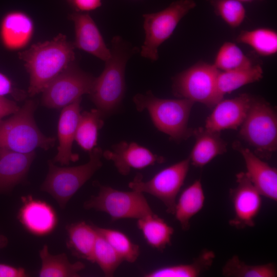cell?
<instances>
[{
  "instance_id": "6da1fadb",
  "label": "cell",
  "mask_w": 277,
  "mask_h": 277,
  "mask_svg": "<svg viewBox=\"0 0 277 277\" xmlns=\"http://www.w3.org/2000/svg\"><path fill=\"white\" fill-rule=\"evenodd\" d=\"M75 48L73 43L60 33L50 41L33 44L18 53L29 74V96L42 92L55 77L75 62Z\"/></svg>"
},
{
  "instance_id": "7a4b0ae2",
  "label": "cell",
  "mask_w": 277,
  "mask_h": 277,
  "mask_svg": "<svg viewBox=\"0 0 277 277\" xmlns=\"http://www.w3.org/2000/svg\"><path fill=\"white\" fill-rule=\"evenodd\" d=\"M111 56L105 62L101 75L95 77L89 94L92 102L104 117L113 113L121 105L126 91L125 71L127 62L136 51L120 36L111 41Z\"/></svg>"
},
{
  "instance_id": "3957f363",
  "label": "cell",
  "mask_w": 277,
  "mask_h": 277,
  "mask_svg": "<svg viewBox=\"0 0 277 277\" xmlns=\"http://www.w3.org/2000/svg\"><path fill=\"white\" fill-rule=\"evenodd\" d=\"M138 111L146 110L154 126L172 140L181 142L193 135L194 129L188 127V121L194 103L186 98L166 99L157 97L149 90L138 93L133 98Z\"/></svg>"
},
{
  "instance_id": "277c9868",
  "label": "cell",
  "mask_w": 277,
  "mask_h": 277,
  "mask_svg": "<svg viewBox=\"0 0 277 277\" xmlns=\"http://www.w3.org/2000/svg\"><path fill=\"white\" fill-rule=\"evenodd\" d=\"M35 102L27 101L22 108L6 120H0V148L29 153L37 148L48 150L55 138L45 135L34 118Z\"/></svg>"
},
{
  "instance_id": "5b68a950",
  "label": "cell",
  "mask_w": 277,
  "mask_h": 277,
  "mask_svg": "<svg viewBox=\"0 0 277 277\" xmlns=\"http://www.w3.org/2000/svg\"><path fill=\"white\" fill-rule=\"evenodd\" d=\"M239 136L261 159H269L277 149V115L271 105L253 97L247 116L240 127Z\"/></svg>"
},
{
  "instance_id": "8992f818",
  "label": "cell",
  "mask_w": 277,
  "mask_h": 277,
  "mask_svg": "<svg viewBox=\"0 0 277 277\" xmlns=\"http://www.w3.org/2000/svg\"><path fill=\"white\" fill-rule=\"evenodd\" d=\"M103 151L95 147L89 152V160L84 164L62 167L49 162L47 175L41 189L50 194L64 209L73 195L102 166Z\"/></svg>"
},
{
  "instance_id": "52a82bcc",
  "label": "cell",
  "mask_w": 277,
  "mask_h": 277,
  "mask_svg": "<svg viewBox=\"0 0 277 277\" xmlns=\"http://www.w3.org/2000/svg\"><path fill=\"white\" fill-rule=\"evenodd\" d=\"M196 6L194 0H177L166 8L143 15L145 37L141 55L152 61L159 58L158 48L172 34L180 21Z\"/></svg>"
},
{
  "instance_id": "ba28073f",
  "label": "cell",
  "mask_w": 277,
  "mask_h": 277,
  "mask_svg": "<svg viewBox=\"0 0 277 277\" xmlns=\"http://www.w3.org/2000/svg\"><path fill=\"white\" fill-rule=\"evenodd\" d=\"M219 72L213 64L199 62L173 78V93L181 98L213 108L222 100L216 86Z\"/></svg>"
},
{
  "instance_id": "9c48e42d",
  "label": "cell",
  "mask_w": 277,
  "mask_h": 277,
  "mask_svg": "<svg viewBox=\"0 0 277 277\" xmlns=\"http://www.w3.org/2000/svg\"><path fill=\"white\" fill-rule=\"evenodd\" d=\"M96 185L98 193L84 203L86 209L105 212L112 221L124 219L137 220L153 212L142 192L133 190L121 191L97 183Z\"/></svg>"
},
{
  "instance_id": "30bf717a",
  "label": "cell",
  "mask_w": 277,
  "mask_h": 277,
  "mask_svg": "<svg viewBox=\"0 0 277 277\" xmlns=\"http://www.w3.org/2000/svg\"><path fill=\"white\" fill-rule=\"evenodd\" d=\"M190 164L189 157L170 165L147 181L137 175L128 184L131 190L147 193L160 200L168 213L173 215L177 196L183 186Z\"/></svg>"
},
{
  "instance_id": "8fae6325",
  "label": "cell",
  "mask_w": 277,
  "mask_h": 277,
  "mask_svg": "<svg viewBox=\"0 0 277 277\" xmlns=\"http://www.w3.org/2000/svg\"><path fill=\"white\" fill-rule=\"evenodd\" d=\"M95 77L82 70L75 62L55 77L42 92V102L49 108H64L85 94H90Z\"/></svg>"
},
{
  "instance_id": "7c38bea8",
  "label": "cell",
  "mask_w": 277,
  "mask_h": 277,
  "mask_svg": "<svg viewBox=\"0 0 277 277\" xmlns=\"http://www.w3.org/2000/svg\"><path fill=\"white\" fill-rule=\"evenodd\" d=\"M236 186L229 189L234 216L229 224L238 229L252 227L262 206V195L253 185L246 172L236 174Z\"/></svg>"
},
{
  "instance_id": "4fadbf2b",
  "label": "cell",
  "mask_w": 277,
  "mask_h": 277,
  "mask_svg": "<svg viewBox=\"0 0 277 277\" xmlns=\"http://www.w3.org/2000/svg\"><path fill=\"white\" fill-rule=\"evenodd\" d=\"M103 156L111 161L118 172L127 175L132 169H142L156 163H162L163 157L153 153L135 142L122 141L103 152Z\"/></svg>"
},
{
  "instance_id": "5bb4252c",
  "label": "cell",
  "mask_w": 277,
  "mask_h": 277,
  "mask_svg": "<svg viewBox=\"0 0 277 277\" xmlns=\"http://www.w3.org/2000/svg\"><path fill=\"white\" fill-rule=\"evenodd\" d=\"M253 97L249 94L243 93L234 98L222 99L213 107L204 128L213 132L237 130L247 116Z\"/></svg>"
},
{
  "instance_id": "9a60e30c",
  "label": "cell",
  "mask_w": 277,
  "mask_h": 277,
  "mask_svg": "<svg viewBox=\"0 0 277 277\" xmlns=\"http://www.w3.org/2000/svg\"><path fill=\"white\" fill-rule=\"evenodd\" d=\"M22 206L17 219L29 233L37 236L50 234L57 224V216L53 207L47 202L34 199L31 195L21 197Z\"/></svg>"
},
{
  "instance_id": "2e32d148",
  "label": "cell",
  "mask_w": 277,
  "mask_h": 277,
  "mask_svg": "<svg viewBox=\"0 0 277 277\" xmlns=\"http://www.w3.org/2000/svg\"><path fill=\"white\" fill-rule=\"evenodd\" d=\"M233 148L243 156L249 179L262 196L277 201V170L258 157L249 148L234 142Z\"/></svg>"
},
{
  "instance_id": "e0dca14e",
  "label": "cell",
  "mask_w": 277,
  "mask_h": 277,
  "mask_svg": "<svg viewBox=\"0 0 277 277\" xmlns=\"http://www.w3.org/2000/svg\"><path fill=\"white\" fill-rule=\"evenodd\" d=\"M68 18L73 22L75 48L92 54L106 62L111 56V51L106 46L95 22L87 13L75 12Z\"/></svg>"
},
{
  "instance_id": "ac0fdd59",
  "label": "cell",
  "mask_w": 277,
  "mask_h": 277,
  "mask_svg": "<svg viewBox=\"0 0 277 277\" xmlns=\"http://www.w3.org/2000/svg\"><path fill=\"white\" fill-rule=\"evenodd\" d=\"M81 101L80 98L63 108L60 114L57 127V153L53 161L61 165H68L78 159V155L72 152V148L81 114Z\"/></svg>"
},
{
  "instance_id": "d6986e66",
  "label": "cell",
  "mask_w": 277,
  "mask_h": 277,
  "mask_svg": "<svg viewBox=\"0 0 277 277\" xmlns=\"http://www.w3.org/2000/svg\"><path fill=\"white\" fill-rule=\"evenodd\" d=\"M34 32L32 18L24 12L13 10L3 17L0 26V38L9 50H20L28 45Z\"/></svg>"
},
{
  "instance_id": "ffe728a7",
  "label": "cell",
  "mask_w": 277,
  "mask_h": 277,
  "mask_svg": "<svg viewBox=\"0 0 277 277\" xmlns=\"http://www.w3.org/2000/svg\"><path fill=\"white\" fill-rule=\"evenodd\" d=\"M35 151L22 153L0 148V193L22 182L35 157Z\"/></svg>"
},
{
  "instance_id": "44dd1931",
  "label": "cell",
  "mask_w": 277,
  "mask_h": 277,
  "mask_svg": "<svg viewBox=\"0 0 277 277\" xmlns=\"http://www.w3.org/2000/svg\"><path fill=\"white\" fill-rule=\"evenodd\" d=\"M195 142L191 151L190 164L202 168L216 156L227 151V143L221 137L220 132H213L205 128L194 129Z\"/></svg>"
},
{
  "instance_id": "7402d4cb",
  "label": "cell",
  "mask_w": 277,
  "mask_h": 277,
  "mask_svg": "<svg viewBox=\"0 0 277 277\" xmlns=\"http://www.w3.org/2000/svg\"><path fill=\"white\" fill-rule=\"evenodd\" d=\"M205 196L200 180H195L181 193L173 215L184 231L189 230L190 220L203 208Z\"/></svg>"
},
{
  "instance_id": "603a6c76",
  "label": "cell",
  "mask_w": 277,
  "mask_h": 277,
  "mask_svg": "<svg viewBox=\"0 0 277 277\" xmlns=\"http://www.w3.org/2000/svg\"><path fill=\"white\" fill-rule=\"evenodd\" d=\"M66 230L67 246L72 254L93 263V250L98 234L94 225L80 221L67 225Z\"/></svg>"
},
{
  "instance_id": "cb8c5ba5",
  "label": "cell",
  "mask_w": 277,
  "mask_h": 277,
  "mask_svg": "<svg viewBox=\"0 0 277 277\" xmlns=\"http://www.w3.org/2000/svg\"><path fill=\"white\" fill-rule=\"evenodd\" d=\"M215 258L213 250H202L197 256L188 264L160 267L145 274L146 277H197L209 270Z\"/></svg>"
},
{
  "instance_id": "d4e9b609",
  "label": "cell",
  "mask_w": 277,
  "mask_h": 277,
  "mask_svg": "<svg viewBox=\"0 0 277 277\" xmlns=\"http://www.w3.org/2000/svg\"><path fill=\"white\" fill-rule=\"evenodd\" d=\"M137 226L146 243L160 251L171 244L174 229L153 212L137 220Z\"/></svg>"
},
{
  "instance_id": "484cf974",
  "label": "cell",
  "mask_w": 277,
  "mask_h": 277,
  "mask_svg": "<svg viewBox=\"0 0 277 277\" xmlns=\"http://www.w3.org/2000/svg\"><path fill=\"white\" fill-rule=\"evenodd\" d=\"M263 76V70L259 64L229 71H220L216 81L217 90L221 100L240 87L258 82Z\"/></svg>"
},
{
  "instance_id": "4316f807",
  "label": "cell",
  "mask_w": 277,
  "mask_h": 277,
  "mask_svg": "<svg viewBox=\"0 0 277 277\" xmlns=\"http://www.w3.org/2000/svg\"><path fill=\"white\" fill-rule=\"evenodd\" d=\"M42 266L38 276L40 277H77L85 265L80 261L71 263L64 253L51 254L47 245L39 251Z\"/></svg>"
},
{
  "instance_id": "83f0119b",
  "label": "cell",
  "mask_w": 277,
  "mask_h": 277,
  "mask_svg": "<svg viewBox=\"0 0 277 277\" xmlns=\"http://www.w3.org/2000/svg\"><path fill=\"white\" fill-rule=\"evenodd\" d=\"M103 118L97 109L81 113L75 141L84 151L89 153L96 146L98 131L104 124Z\"/></svg>"
},
{
  "instance_id": "f1b7e54d",
  "label": "cell",
  "mask_w": 277,
  "mask_h": 277,
  "mask_svg": "<svg viewBox=\"0 0 277 277\" xmlns=\"http://www.w3.org/2000/svg\"><path fill=\"white\" fill-rule=\"evenodd\" d=\"M236 41L248 45L261 56H270L277 52V32L271 28L263 27L242 30Z\"/></svg>"
},
{
  "instance_id": "f546056e",
  "label": "cell",
  "mask_w": 277,
  "mask_h": 277,
  "mask_svg": "<svg viewBox=\"0 0 277 277\" xmlns=\"http://www.w3.org/2000/svg\"><path fill=\"white\" fill-rule=\"evenodd\" d=\"M226 277H276L277 267L274 263L261 265H249L241 260L238 255L228 260L222 269Z\"/></svg>"
},
{
  "instance_id": "4dcf8cb0",
  "label": "cell",
  "mask_w": 277,
  "mask_h": 277,
  "mask_svg": "<svg viewBox=\"0 0 277 277\" xmlns=\"http://www.w3.org/2000/svg\"><path fill=\"white\" fill-rule=\"evenodd\" d=\"M94 226L97 232L110 244L124 261L133 263L137 260L140 254V246L126 234L118 230Z\"/></svg>"
},
{
  "instance_id": "1f68e13d",
  "label": "cell",
  "mask_w": 277,
  "mask_h": 277,
  "mask_svg": "<svg viewBox=\"0 0 277 277\" xmlns=\"http://www.w3.org/2000/svg\"><path fill=\"white\" fill-rule=\"evenodd\" d=\"M251 60L234 43L226 42L219 48L213 65L221 71L253 65Z\"/></svg>"
},
{
  "instance_id": "d6a6232c",
  "label": "cell",
  "mask_w": 277,
  "mask_h": 277,
  "mask_svg": "<svg viewBox=\"0 0 277 277\" xmlns=\"http://www.w3.org/2000/svg\"><path fill=\"white\" fill-rule=\"evenodd\" d=\"M97 234L93 250V263L98 265L106 276H113L124 260L110 244Z\"/></svg>"
},
{
  "instance_id": "836d02e7",
  "label": "cell",
  "mask_w": 277,
  "mask_h": 277,
  "mask_svg": "<svg viewBox=\"0 0 277 277\" xmlns=\"http://www.w3.org/2000/svg\"><path fill=\"white\" fill-rule=\"evenodd\" d=\"M215 12L230 27L240 26L246 17V10L238 0H211Z\"/></svg>"
},
{
  "instance_id": "e575fe53",
  "label": "cell",
  "mask_w": 277,
  "mask_h": 277,
  "mask_svg": "<svg viewBox=\"0 0 277 277\" xmlns=\"http://www.w3.org/2000/svg\"><path fill=\"white\" fill-rule=\"evenodd\" d=\"M8 95L18 101L24 100L26 96V93L24 91L15 88L12 81L0 72V97H5Z\"/></svg>"
},
{
  "instance_id": "d590c367",
  "label": "cell",
  "mask_w": 277,
  "mask_h": 277,
  "mask_svg": "<svg viewBox=\"0 0 277 277\" xmlns=\"http://www.w3.org/2000/svg\"><path fill=\"white\" fill-rule=\"evenodd\" d=\"M77 12L86 13L98 9L102 6V0H67Z\"/></svg>"
},
{
  "instance_id": "8d00e7d4",
  "label": "cell",
  "mask_w": 277,
  "mask_h": 277,
  "mask_svg": "<svg viewBox=\"0 0 277 277\" xmlns=\"http://www.w3.org/2000/svg\"><path fill=\"white\" fill-rule=\"evenodd\" d=\"M29 274L22 267L0 263V277H26Z\"/></svg>"
},
{
  "instance_id": "74e56055",
  "label": "cell",
  "mask_w": 277,
  "mask_h": 277,
  "mask_svg": "<svg viewBox=\"0 0 277 277\" xmlns=\"http://www.w3.org/2000/svg\"><path fill=\"white\" fill-rule=\"evenodd\" d=\"M20 107L13 101L6 97H0V120L10 114H13Z\"/></svg>"
},
{
  "instance_id": "f35d334b",
  "label": "cell",
  "mask_w": 277,
  "mask_h": 277,
  "mask_svg": "<svg viewBox=\"0 0 277 277\" xmlns=\"http://www.w3.org/2000/svg\"><path fill=\"white\" fill-rule=\"evenodd\" d=\"M7 244V238L5 236L0 234V249L6 247Z\"/></svg>"
},
{
  "instance_id": "ab89813d",
  "label": "cell",
  "mask_w": 277,
  "mask_h": 277,
  "mask_svg": "<svg viewBox=\"0 0 277 277\" xmlns=\"http://www.w3.org/2000/svg\"><path fill=\"white\" fill-rule=\"evenodd\" d=\"M241 2H250V1H254V0H238Z\"/></svg>"
}]
</instances>
